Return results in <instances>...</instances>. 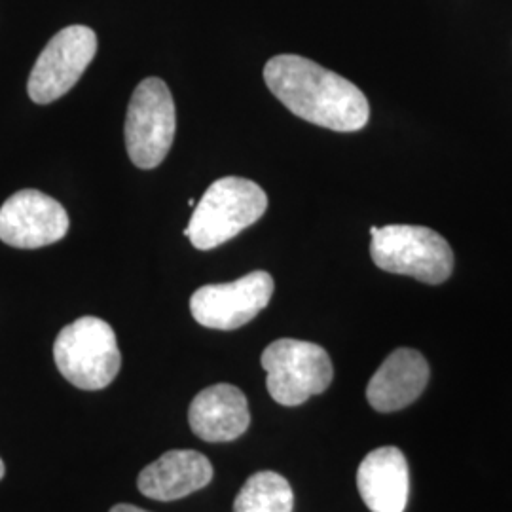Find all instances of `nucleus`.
Wrapping results in <instances>:
<instances>
[{"label": "nucleus", "mask_w": 512, "mask_h": 512, "mask_svg": "<svg viewBox=\"0 0 512 512\" xmlns=\"http://www.w3.org/2000/svg\"><path fill=\"white\" fill-rule=\"evenodd\" d=\"M357 488L372 512H404L410 495V471L403 452L384 446L359 465Z\"/></svg>", "instance_id": "obj_12"}, {"label": "nucleus", "mask_w": 512, "mask_h": 512, "mask_svg": "<svg viewBox=\"0 0 512 512\" xmlns=\"http://www.w3.org/2000/svg\"><path fill=\"white\" fill-rule=\"evenodd\" d=\"M294 494L285 476L260 471L239 490L234 512H293Z\"/></svg>", "instance_id": "obj_14"}, {"label": "nucleus", "mask_w": 512, "mask_h": 512, "mask_svg": "<svg viewBox=\"0 0 512 512\" xmlns=\"http://www.w3.org/2000/svg\"><path fill=\"white\" fill-rule=\"evenodd\" d=\"M213 480V465L196 450H169L147 465L137 488L156 501H175L205 488Z\"/></svg>", "instance_id": "obj_13"}, {"label": "nucleus", "mask_w": 512, "mask_h": 512, "mask_svg": "<svg viewBox=\"0 0 512 512\" xmlns=\"http://www.w3.org/2000/svg\"><path fill=\"white\" fill-rule=\"evenodd\" d=\"M69 215L61 203L40 190H19L0 207V239L16 249L57 243L69 232Z\"/></svg>", "instance_id": "obj_9"}, {"label": "nucleus", "mask_w": 512, "mask_h": 512, "mask_svg": "<svg viewBox=\"0 0 512 512\" xmlns=\"http://www.w3.org/2000/svg\"><path fill=\"white\" fill-rule=\"evenodd\" d=\"M264 80L294 116L315 126L349 133L365 128L370 120L365 93L302 55H275L264 67Z\"/></svg>", "instance_id": "obj_1"}, {"label": "nucleus", "mask_w": 512, "mask_h": 512, "mask_svg": "<svg viewBox=\"0 0 512 512\" xmlns=\"http://www.w3.org/2000/svg\"><path fill=\"white\" fill-rule=\"evenodd\" d=\"M374 264L389 274L410 275L427 285H440L454 272V253L446 239L431 228L389 224L370 243Z\"/></svg>", "instance_id": "obj_4"}, {"label": "nucleus", "mask_w": 512, "mask_h": 512, "mask_svg": "<svg viewBox=\"0 0 512 512\" xmlns=\"http://www.w3.org/2000/svg\"><path fill=\"white\" fill-rule=\"evenodd\" d=\"M95 52L97 37L90 27L71 25L59 31L38 55L27 84L29 97L38 105H48L71 92Z\"/></svg>", "instance_id": "obj_7"}, {"label": "nucleus", "mask_w": 512, "mask_h": 512, "mask_svg": "<svg viewBox=\"0 0 512 512\" xmlns=\"http://www.w3.org/2000/svg\"><path fill=\"white\" fill-rule=\"evenodd\" d=\"M110 512H148L145 509H139V507H135V505H114Z\"/></svg>", "instance_id": "obj_15"}, {"label": "nucleus", "mask_w": 512, "mask_h": 512, "mask_svg": "<svg viewBox=\"0 0 512 512\" xmlns=\"http://www.w3.org/2000/svg\"><path fill=\"white\" fill-rule=\"evenodd\" d=\"M266 387L275 403L298 406L327 391L334 378L329 353L321 346L294 338L275 340L262 353Z\"/></svg>", "instance_id": "obj_5"}, {"label": "nucleus", "mask_w": 512, "mask_h": 512, "mask_svg": "<svg viewBox=\"0 0 512 512\" xmlns=\"http://www.w3.org/2000/svg\"><path fill=\"white\" fill-rule=\"evenodd\" d=\"M429 382V365L420 351L395 349L366 385V399L378 412H397L420 399Z\"/></svg>", "instance_id": "obj_10"}, {"label": "nucleus", "mask_w": 512, "mask_h": 512, "mask_svg": "<svg viewBox=\"0 0 512 512\" xmlns=\"http://www.w3.org/2000/svg\"><path fill=\"white\" fill-rule=\"evenodd\" d=\"M54 359L63 378L78 389L99 391L114 382L122 366L116 334L99 317H80L55 338Z\"/></svg>", "instance_id": "obj_3"}, {"label": "nucleus", "mask_w": 512, "mask_h": 512, "mask_svg": "<svg viewBox=\"0 0 512 512\" xmlns=\"http://www.w3.org/2000/svg\"><path fill=\"white\" fill-rule=\"evenodd\" d=\"M4 473H6V469H4V461L0 459V480L4 478Z\"/></svg>", "instance_id": "obj_16"}, {"label": "nucleus", "mask_w": 512, "mask_h": 512, "mask_svg": "<svg viewBox=\"0 0 512 512\" xmlns=\"http://www.w3.org/2000/svg\"><path fill=\"white\" fill-rule=\"evenodd\" d=\"M268 196L258 184L243 177H224L211 184L196 203L184 236L209 251L236 238L266 213Z\"/></svg>", "instance_id": "obj_2"}, {"label": "nucleus", "mask_w": 512, "mask_h": 512, "mask_svg": "<svg viewBox=\"0 0 512 512\" xmlns=\"http://www.w3.org/2000/svg\"><path fill=\"white\" fill-rule=\"evenodd\" d=\"M177 129L175 101L160 78L143 80L129 99L126 148L129 160L141 169H154L169 154Z\"/></svg>", "instance_id": "obj_6"}, {"label": "nucleus", "mask_w": 512, "mask_h": 512, "mask_svg": "<svg viewBox=\"0 0 512 512\" xmlns=\"http://www.w3.org/2000/svg\"><path fill=\"white\" fill-rule=\"evenodd\" d=\"M274 289V277L258 270L232 283L198 289L190 298V311L202 327L236 330L251 323L270 304Z\"/></svg>", "instance_id": "obj_8"}, {"label": "nucleus", "mask_w": 512, "mask_h": 512, "mask_svg": "<svg viewBox=\"0 0 512 512\" xmlns=\"http://www.w3.org/2000/svg\"><path fill=\"white\" fill-rule=\"evenodd\" d=\"M188 423L194 435L205 442L239 439L251 423L247 397L236 385H211L194 397Z\"/></svg>", "instance_id": "obj_11"}]
</instances>
